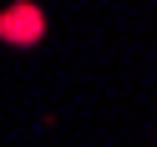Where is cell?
<instances>
[{
	"instance_id": "1",
	"label": "cell",
	"mask_w": 157,
	"mask_h": 147,
	"mask_svg": "<svg viewBox=\"0 0 157 147\" xmlns=\"http://www.w3.org/2000/svg\"><path fill=\"white\" fill-rule=\"evenodd\" d=\"M51 21L36 0H10L5 10H0V46H10V51H31V46L46 41Z\"/></svg>"
}]
</instances>
